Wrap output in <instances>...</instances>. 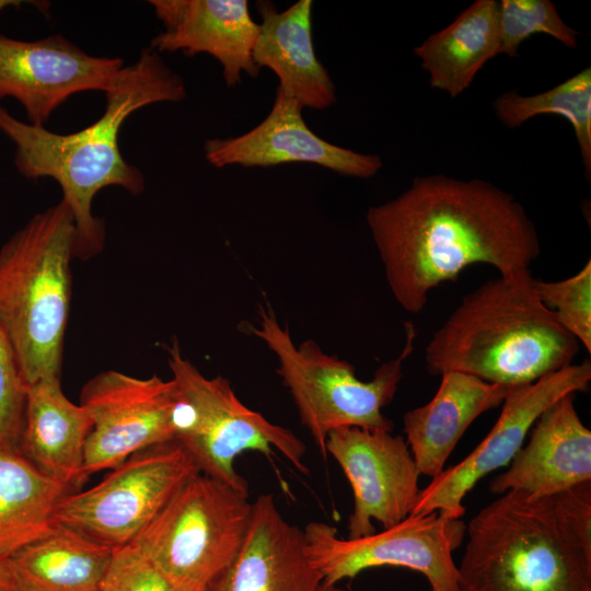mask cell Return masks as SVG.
<instances>
[{"instance_id": "cell-1", "label": "cell", "mask_w": 591, "mask_h": 591, "mask_svg": "<svg viewBox=\"0 0 591 591\" xmlns=\"http://www.w3.org/2000/svg\"><path fill=\"white\" fill-rule=\"evenodd\" d=\"M367 223L396 302L409 313L473 264L500 276L530 270L537 231L515 198L483 179L416 177L399 196L368 209Z\"/></svg>"}, {"instance_id": "cell-2", "label": "cell", "mask_w": 591, "mask_h": 591, "mask_svg": "<svg viewBox=\"0 0 591 591\" xmlns=\"http://www.w3.org/2000/svg\"><path fill=\"white\" fill-rule=\"evenodd\" d=\"M103 114L91 125L71 134L14 117L0 104V131L15 146L14 166L27 179L51 178L61 188L76 227V257L88 259L103 250L105 230L94 217L95 195L118 186L132 195L143 192L142 172L125 160L119 132L135 112L155 103H179L186 85L159 53L149 48L119 70L104 92Z\"/></svg>"}, {"instance_id": "cell-3", "label": "cell", "mask_w": 591, "mask_h": 591, "mask_svg": "<svg viewBox=\"0 0 591 591\" xmlns=\"http://www.w3.org/2000/svg\"><path fill=\"white\" fill-rule=\"evenodd\" d=\"M460 591H591V483L507 491L466 525Z\"/></svg>"}, {"instance_id": "cell-4", "label": "cell", "mask_w": 591, "mask_h": 591, "mask_svg": "<svg viewBox=\"0 0 591 591\" xmlns=\"http://www.w3.org/2000/svg\"><path fill=\"white\" fill-rule=\"evenodd\" d=\"M530 270L464 296L426 347L428 371H457L509 387L570 366L580 343L540 300Z\"/></svg>"}, {"instance_id": "cell-5", "label": "cell", "mask_w": 591, "mask_h": 591, "mask_svg": "<svg viewBox=\"0 0 591 591\" xmlns=\"http://www.w3.org/2000/svg\"><path fill=\"white\" fill-rule=\"evenodd\" d=\"M76 227L68 205L33 216L0 248V328L26 386L60 379Z\"/></svg>"}, {"instance_id": "cell-6", "label": "cell", "mask_w": 591, "mask_h": 591, "mask_svg": "<svg viewBox=\"0 0 591 591\" xmlns=\"http://www.w3.org/2000/svg\"><path fill=\"white\" fill-rule=\"evenodd\" d=\"M257 315L258 325L248 329L276 357L277 373L324 460L327 436L335 429L393 430V421L382 409L393 401L403 378L404 361L414 350L413 323H405L406 339L399 355L382 363L370 381H361L350 362L324 352L314 340L296 345L289 328L278 322L269 304H258Z\"/></svg>"}, {"instance_id": "cell-7", "label": "cell", "mask_w": 591, "mask_h": 591, "mask_svg": "<svg viewBox=\"0 0 591 591\" xmlns=\"http://www.w3.org/2000/svg\"><path fill=\"white\" fill-rule=\"evenodd\" d=\"M167 355L176 391L174 440L200 473L248 494L247 482L235 471V459L248 450L266 455L277 450L299 472L309 474L305 444L291 430L245 406L228 380L205 376L183 356L176 339Z\"/></svg>"}, {"instance_id": "cell-8", "label": "cell", "mask_w": 591, "mask_h": 591, "mask_svg": "<svg viewBox=\"0 0 591 591\" xmlns=\"http://www.w3.org/2000/svg\"><path fill=\"white\" fill-rule=\"evenodd\" d=\"M252 513L248 494L198 472L129 544L182 591H207L236 555Z\"/></svg>"}, {"instance_id": "cell-9", "label": "cell", "mask_w": 591, "mask_h": 591, "mask_svg": "<svg viewBox=\"0 0 591 591\" xmlns=\"http://www.w3.org/2000/svg\"><path fill=\"white\" fill-rule=\"evenodd\" d=\"M90 489L58 503L55 524L117 548L131 543L199 470L175 440L139 451Z\"/></svg>"}, {"instance_id": "cell-10", "label": "cell", "mask_w": 591, "mask_h": 591, "mask_svg": "<svg viewBox=\"0 0 591 591\" xmlns=\"http://www.w3.org/2000/svg\"><path fill=\"white\" fill-rule=\"evenodd\" d=\"M466 524L433 511L409 514L381 532L340 538L325 522H310L303 530L306 554L322 578L321 586H336L363 570L382 566L421 573L429 591H460L452 553L463 543Z\"/></svg>"}, {"instance_id": "cell-11", "label": "cell", "mask_w": 591, "mask_h": 591, "mask_svg": "<svg viewBox=\"0 0 591 591\" xmlns=\"http://www.w3.org/2000/svg\"><path fill=\"white\" fill-rule=\"evenodd\" d=\"M591 362L584 359L523 385L512 386L500 415L482 442L461 462L443 470L420 489L410 514H440L461 519L463 500L479 479L507 466L537 418L560 397L590 390Z\"/></svg>"}, {"instance_id": "cell-12", "label": "cell", "mask_w": 591, "mask_h": 591, "mask_svg": "<svg viewBox=\"0 0 591 591\" xmlns=\"http://www.w3.org/2000/svg\"><path fill=\"white\" fill-rule=\"evenodd\" d=\"M80 404L92 418L84 478L112 470L147 448L174 440L176 391L172 380L102 371L85 383Z\"/></svg>"}, {"instance_id": "cell-13", "label": "cell", "mask_w": 591, "mask_h": 591, "mask_svg": "<svg viewBox=\"0 0 591 591\" xmlns=\"http://www.w3.org/2000/svg\"><path fill=\"white\" fill-rule=\"evenodd\" d=\"M326 454L341 467L354 494L348 538L389 529L407 518L419 495L420 473L404 437L392 431L341 427L331 431Z\"/></svg>"}, {"instance_id": "cell-14", "label": "cell", "mask_w": 591, "mask_h": 591, "mask_svg": "<svg viewBox=\"0 0 591 591\" xmlns=\"http://www.w3.org/2000/svg\"><path fill=\"white\" fill-rule=\"evenodd\" d=\"M124 61L93 56L61 35L23 40L0 35V101L12 97L30 124L44 126L72 95L105 92Z\"/></svg>"}, {"instance_id": "cell-15", "label": "cell", "mask_w": 591, "mask_h": 591, "mask_svg": "<svg viewBox=\"0 0 591 591\" xmlns=\"http://www.w3.org/2000/svg\"><path fill=\"white\" fill-rule=\"evenodd\" d=\"M302 109L277 88L269 114L256 127L236 137L206 140V160L216 167L309 163L359 178L373 177L381 170L379 155L336 146L313 132L303 119Z\"/></svg>"}, {"instance_id": "cell-16", "label": "cell", "mask_w": 591, "mask_h": 591, "mask_svg": "<svg viewBox=\"0 0 591 591\" xmlns=\"http://www.w3.org/2000/svg\"><path fill=\"white\" fill-rule=\"evenodd\" d=\"M164 31L150 48L157 53L182 51L188 57L208 54L222 67L227 86L235 88L242 74L254 78L260 69L253 49L260 26L250 13L246 0H151Z\"/></svg>"}, {"instance_id": "cell-17", "label": "cell", "mask_w": 591, "mask_h": 591, "mask_svg": "<svg viewBox=\"0 0 591 591\" xmlns=\"http://www.w3.org/2000/svg\"><path fill=\"white\" fill-rule=\"evenodd\" d=\"M575 395L560 397L537 418L508 470L491 478V494L544 497L591 483V430L578 415Z\"/></svg>"}, {"instance_id": "cell-18", "label": "cell", "mask_w": 591, "mask_h": 591, "mask_svg": "<svg viewBox=\"0 0 591 591\" xmlns=\"http://www.w3.org/2000/svg\"><path fill=\"white\" fill-rule=\"evenodd\" d=\"M321 584L303 531L282 517L271 495H260L236 555L207 591H317Z\"/></svg>"}, {"instance_id": "cell-19", "label": "cell", "mask_w": 591, "mask_h": 591, "mask_svg": "<svg viewBox=\"0 0 591 591\" xmlns=\"http://www.w3.org/2000/svg\"><path fill=\"white\" fill-rule=\"evenodd\" d=\"M312 0H300L278 11L271 1H256L260 31L253 60L270 69L279 88L303 108L326 109L336 102L335 85L318 60L312 35Z\"/></svg>"}, {"instance_id": "cell-20", "label": "cell", "mask_w": 591, "mask_h": 591, "mask_svg": "<svg viewBox=\"0 0 591 591\" xmlns=\"http://www.w3.org/2000/svg\"><path fill=\"white\" fill-rule=\"evenodd\" d=\"M510 389L463 372L442 373L434 396L403 416L405 440L420 475L440 474L470 425L501 405Z\"/></svg>"}, {"instance_id": "cell-21", "label": "cell", "mask_w": 591, "mask_h": 591, "mask_svg": "<svg viewBox=\"0 0 591 591\" xmlns=\"http://www.w3.org/2000/svg\"><path fill=\"white\" fill-rule=\"evenodd\" d=\"M92 418L62 392L60 379L27 386L19 451L39 471L72 488L83 476Z\"/></svg>"}, {"instance_id": "cell-22", "label": "cell", "mask_w": 591, "mask_h": 591, "mask_svg": "<svg viewBox=\"0 0 591 591\" xmlns=\"http://www.w3.org/2000/svg\"><path fill=\"white\" fill-rule=\"evenodd\" d=\"M499 2L477 0L414 53L429 73L430 86L455 97L499 54Z\"/></svg>"}, {"instance_id": "cell-23", "label": "cell", "mask_w": 591, "mask_h": 591, "mask_svg": "<svg viewBox=\"0 0 591 591\" xmlns=\"http://www.w3.org/2000/svg\"><path fill=\"white\" fill-rule=\"evenodd\" d=\"M113 551L55 524L9 557L16 591H100Z\"/></svg>"}, {"instance_id": "cell-24", "label": "cell", "mask_w": 591, "mask_h": 591, "mask_svg": "<svg viewBox=\"0 0 591 591\" xmlns=\"http://www.w3.org/2000/svg\"><path fill=\"white\" fill-rule=\"evenodd\" d=\"M71 488L18 450L0 449V555L10 557L55 526V512Z\"/></svg>"}, {"instance_id": "cell-25", "label": "cell", "mask_w": 591, "mask_h": 591, "mask_svg": "<svg viewBox=\"0 0 591 591\" xmlns=\"http://www.w3.org/2000/svg\"><path fill=\"white\" fill-rule=\"evenodd\" d=\"M498 119L508 128L520 127L541 114H556L571 125L586 177L591 174V68H584L555 88L530 96L501 94L494 103Z\"/></svg>"}, {"instance_id": "cell-26", "label": "cell", "mask_w": 591, "mask_h": 591, "mask_svg": "<svg viewBox=\"0 0 591 591\" xmlns=\"http://www.w3.org/2000/svg\"><path fill=\"white\" fill-rule=\"evenodd\" d=\"M499 54L519 57V46L534 34H547L569 48L577 46L578 32L560 18L549 0H500Z\"/></svg>"}, {"instance_id": "cell-27", "label": "cell", "mask_w": 591, "mask_h": 591, "mask_svg": "<svg viewBox=\"0 0 591 591\" xmlns=\"http://www.w3.org/2000/svg\"><path fill=\"white\" fill-rule=\"evenodd\" d=\"M541 302L557 322L591 352V260L573 276L558 281H534Z\"/></svg>"}, {"instance_id": "cell-28", "label": "cell", "mask_w": 591, "mask_h": 591, "mask_svg": "<svg viewBox=\"0 0 591 591\" xmlns=\"http://www.w3.org/2000/svg\"><path fill=\"white\" fill-rule=\"evenodd\" d=\"M26 391L15 354L0 328V449L19 451Z\"/></svg>"}, {"instance_id": "cell-29", "label": "cell", "mask_w": 591, "mask_h": 591, "mask_svg": "<svg viewBox=\"0 0 591 591\" xmlns=\"http://www.w3.org/2000/svg\"><path fill=\"white\" fill-rule=\"evenodd\" d=\"M100 591H182L134 545L114 548Z\"/></svg>"}, {"instance_id": "cell-30", "label": "cell", "mask_w": 591, "mask_h": 591, "mask_svg": "<svg viewBox=\"0 0 591 591\" xmlns=\"http://www.w3.org/2000/svg\"><path fill=\"white\" fill-rule=\"evenodd\" d=\"M0 591H16V582L10 558L0 555Z\"/></svg>"}, {"instance_id": "cell-31", "label": "cell", "mask_w": 591, "mask_h": 591, "mask_svg": "<svg viewBox=\"0 0 591 591\" xmlns=\"http://www.w3.org/2000/svg\"><path fill=\"white\" fill-rule=\"evenodd\" d=\"M21 1H13V0H0V12L4 10L8 7L21 4Z\"/></svg>"}, {"instance_id": "cell-32", "label": "cell", "mask_w": 591, "mask_h": 591, "mask_svg": "<svg viewBox=\"0 0 591 591\" xmlns=\"http://www.w3.org/2000/svg\"><path fill=\"white\" fill-rule=\"evenodd\" d=\"M317 591H343V590L337 588L336 586H321Z\"/></svg>"}]
</instances>
